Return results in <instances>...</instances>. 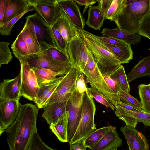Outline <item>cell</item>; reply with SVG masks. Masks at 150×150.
I'll list each match as a JSON object with an SVG mask.
<instances>
[{
	"label": "cell",
	"instance_id": "6da1fadb",
	"mask_svg": "<svg viewBox=\"0 0 150 150\" xmlns=\"http://www.w3.org/2000/svg\"><path fill=\"white\" fill-rule=\"evenodd\" d=\"M39 108L31 103L20 104L18 115L6 129L10 150H27L35 134Z\"/></svg>",
	"mask_w": 150,
	"mask_h": 150
},
{
	"label": "cell",
	"instance_id": "7a4b0ae2",
	"mask_svg": "<svg viewBox=\"0 0 150 150\" xmlns=\"http://www.w3.org/2000/svg\"><path fill=\"white\" fill-rule=\"evenodd\" d=\"M149 12V0H135L128 4L123 0L121 9L112 21L120 29L137 34L142 21Z\"/></svg>",
	"mask_w": 150,
	"mask_h": 150
},
{
	"label": "cell",
	"instance_id": "3957f363",
	"mask_svg": "<svg viewBox=\"0 0 150 150\" xmlns=\"http://www.w3.org/2000/svg\"><path fill=\"white\" fill-rule=\"evenodd\" d=\"M80 35L91 53L103 76H109L121 65L115 55L101 43L94 35L83 30H81Z\"/></svg>",
	"mask_w": 150,
	"mask_h": 150
},
{
	"label": "cell",
	"instance_id": "277c9868",
	"mask_svg": "<svg viewBox=\"0 0 150 150\" xmlns=\"http://www.w3.org/2000/svg\"><path fill=\"white\" fill-rule=\"evenodd\" d=\"M88 50V60L82 73L86 76V83H89L91 87L106 96L116 108L117 104L122 101L118 95L107 84L97 66L91 53Z\"/></svg>",
	"mask_w": 150,
	"mask_h": 150
},
{
	"label": "cell",
	"instance_id": "5b68a950",
	"mask_svg": "<svg viewBox=\"0 0 150 150\" xmlns=\"http://www.w3.org/2000/svg\"><path fill=\"white\" fill-rule=\"evenodd\" d=\"M96 106L93 97L87 91L83 93L81 120L70 145L85 139L95 130L94 118Z\"/></svg>",
	"mask_w": 150,
	"mask_h": 150
},
{
	"label": "cell",
	"instance_id": "8992f818",
	"mask_svg": "<svg viewBox=\"0 0 150 150\" xmlns=\"http://www.w3.org/2000/svg\"><path fill=\"white\" fill-rule=\"evenodd\" d=\"M83 93L76 90L68 99L66 106L68 113L67 137L68 142L71 143L78 128L82 114Z\"/></svg>",
	"mask_w": 150,
	"mask_h": 150
},
{
	"label": "cell",
	"instance_id": "52a82bcc",
	"mask_svg": "<svg viewBox=\"0 0 150 150\" xmlns=\"http://www.w3.org/2000/svg\"><path fill=\"white\" fill-rule=\"evenodd\" d=\"M21 83V96L35 103L39 88L36 77L33 70L26 61H19Z\"/></svg>",
	"mask_w": 150,
	"mask_h": 150
},
{
	"label": "cell",
	"instance_id": "ba28073f",
	"mask_svg": "<svg viewBox=\"0 0 150 150\" xmlns=\"http://www.w3.org/2000/svg\"><path fill=\"white\" fill-rule=\"evenodd\" d=\"M67 52L72 67L83 73L88 60L89 52L80 34L76 36L68 43Z\"/></svg>",
	"mask_w": 150,
	"mask_h": 150
},
{
	"label": "cell",
	"instance_id": "9c48e42d",
	"mask_svg": "<svg viewBox=\"0 0 150 150\" xmlns=\"http://www.w3.org/2000/svg\"><path fill=\"white\" fill-rule=\"evenodd\" d=\"M81 73L78 69L72 67L64 76L63 79L48 100L45 106L69 98L76 91V82L79 75Z\"/></svg>",
	"mask_w": 150,
	"mask_h": 150
},
{
	"label": "cell",
	"instance_id": "30bf717a",
	"mask_svg": "<svg viewBox=\"0 0 150 150\" xmlns=\"http://www.w3.org/2000/svg\"><path fill=\"white\" fill-rule=\"evenodd\" d=\"M25 23L35 32L39 43H43L57 48L51 27L38 13L27 16Z\"/></svg>",
	"mask_w": 150,
	"mask_h": 150
},
{
	"label": "cell",
	"instance_id": "8fae6325",
	"mask_svg": "<svg viewBox=\"0 0 150 150\" xmlns=\"http://www.w3.org/2000/svg\"><path fill=\"white\" fill-rule=\"evenodd\" d=\"M18 100L0 98V135L14 122L19 110Z\"/></svg>",
	"mask_w": 150,
	"mask_h": 150
},
{
	"label": "cell",
	"instance_id": "7c38bea8",
	"mask_svg": "<svg viewBox=\"0 0 150 150\" xmlns=\"http://www.w3.org/2000/svg\"><path fill=\"white\" fill-rule=\"evenodd\" d=\"M27 61L31 67L47 69L59 73L61 76L66 75L72 66L60 63L43 55H29L23 60Z\"/></svg>",
	"mask_w": 150,
	"mask_h": 150
},
{
	"label": "cell",
	"instance_id": "4fadbf2b",
	"mask_svg": "<svg viewBox=\"0 0 150 150\" xmlns=\"http://www.w3.org/2000/svg\"><path fill=\"white\" fill-rule=\"evenodd\" d=\"M115 113L127 127L135 128L139 122H142L146 126L150 127V114L143 111H132L119 106L116 108Z\"/></svg>",
	"mask_w": 150,
	"mask_h": 150
},
{
	"label": "cell",
	"instance_id": "5bb4252c",
	"mask_svg": "<svg viewBox=\"0 0 150 150\" xmlns=\"http://www.w3.org/2000/svg\"><path fill=\"white\" fill-rule=\"evenodd\" d=\"M120 130L127 140L129 150H148V141L141 132L127 126L121 127Z\"/></svg>",
	"mask_w": 150,
	"mask_h": 150
},
{
	"label": "cell",
	"instance_id": "9a60e30c",
	"mask_svg": "<svg viewBox=\"0 0 150 150\" xmlns=\"http://www.w3.org/2000/svg\"><path fill=\"white\" fill-rule=\"evenodd\" d=\"M52 26L60 32L67 44L76 36L80 34L81 30L74 25L62 8L61 16Z\"/></svg>",
	"mask_w": 150,
	"mask_h": 150
},
{
	"label": "cell",
	"instance_id": "2e32d148",
	"mask_svg": "<svg viewBox=\"0 0 150 150\" xmlns=\"http://www.w3.org/2000/svg\"><path fill=\"white\" fill-rule=\"evenodd\" d=\"M21 74L12 79H4L0 84V98L19 100L21 94Z\"/></svg>",
	"mask_w": 150,
	"mask_h": 150
},
{
	"label": "cell",
	"instance_id": "e0dca14e",
	"mask_svg": "<svg viewBox=\"0 0 150 150\" xmlns=\"http://www.w3.org/2000/svg\"><path fill=\"white\" fill-rule=\"evenodd\" d=\"M32 6L51 27L61 15V8L57 0L53 3L33 5Z\"/></svg>",
	"mask_w": 150,
	"mask_h": 150
},
{
	"label": "cell",
	"instance_id": "ac0fdd59",
	"mask_svg": "<svg viewBox=\"0 0 150 150\" xmlns=\"http://www.w3.org/2000/svg\"><path fill=\"white\" fill-rule=\"evenodd\" d=\"M57 1L74 25L80 30H83L85 20L76 3L72 0Z\"/></svg>",
	"mask_w": 150,
	"mask_h": 150
},
{
	"label": "cell",
	"instance_id": "d6986e66",
	"mask_svg": "<svg viewBox=\"0 0 150 150\" xmlns=\"http://www.w3.org/2000/svg\"><path fill=\"white\" fill-rule=\"evenodd\" d=\"M69 98L46 105L44 108L42 117L50 125L55 123L66 112V106Z\"/></svg>",
	"mask_w": 150,
	"mask_h": 150
},
{
	"label": "cell",
	"instance_id": "ffe728a7",
	"mask_svg": "<svg viewBox=\"0 0 150 150\" xmlns=\"http://www.w3.org/2000/svg\"><path fill=\"white\" fill-rule=\"evenodd\" d=\"M122 144L115 127L111 126L109 130L90 150H110L120 147Z\"/></svg>",
	"mask_w": 150,
	"mask_h": 150
},
{
	"label": "cell",
	"instance_id": "44dd1931",
	"mask_svg": "<svg viewBox=\"0 0 150 150\" xmlns=\"http://www.w3.org/2000/svg\"><path fill=\"white\" fill-rule=\"evenodd\" d=\"M31 7L28 0H7L3 21V25Z\"/></svg>",
	"mask_w": 150,
	"mask_h": 150
},
{
	"label": "cell",
	"instance_id": "7402d4cb",
	"mask_svg": "<svg viewBox=\"0 0 150 150\" xmlns=\"http://www.w3.org/2000/svg\"><path fill=\"white\" fill-rule=\"evenodd\" d=\"M101 33L103 37L113 38L130 45H137L141 42V36L120 29L117 27L112 29L104 28L102 30Z\"/></svg>",
	"mask_w": 150,
	"mask_h": 150
},
{
	"label": "cell",
	"instance_id": "603a6c76",
	"mask_svg": "<svg viewBox=\"0 0 150 150\" xmlns=\"http://www.w3.org/2000/svg\"><path fill=\"white\" fill-rule=\"evenodd\" d=\"M20 33L26 42L30 55H43L37 36L31 27L25 23Z\"/></svg>",
	"mask_w": 150,
	"mask_h": 150
},
{
	"label": "cell",
	"instance_id": "cb8c5ba5",
	"mask_svg": "<svg viewBox=\"0 0 150 150\" xmlns=\"http://www.w3.org/2000/svg\"><path fill=\"white\" fill-rule=\"evenodd\" d=\"M99 40L105 47L115 55L121 64L128 63L130 60L133 59V52L132 49L131 45H128L122 47L118 46Z\"/></svg>",
	"mask_w": 150,
	"mask_h": 150
},
{
	"label": "cell",
	"instance_id": "d4e9b609",
	"mask_svg": "<svg viewBox=\"0 0 150 150\" xmlns=\"http://www.w3.org/2000/svg\"><path fill=\"white\" fill-rule=\"evenodd\" d=\"M64 76L59 77L57 79L51 83L40 87L35 103L39 108H43L45 106L48 100Z\"/></svg>",
	"mask_w": 150,
	"mask_h": 150
},
{
	"label": "cell",
	"instance_id": "484cf974",
	"mask_svg": "<svg viewBox=\"0 0 150 150\" xmlns=\"http://www.w3.org/2000/svg\"><path fill=\"white\" fill-rule=\"evenodd\" d=\"M126 75L129 83L138 78L150 76V55L140 60Z\"/></svg>",
	"mask_w": 150,
	"mask_h": 150
},
{
	"label": "cell",
	"instance_id": "4316f807",
	"mask_svg": "<svg viewBox=\"0 0 150 150\" xmlns=\"http://www.w3.org/2000/svg\"><path fill=\"white\" fill-rule=\"evenodd\" d=\"M40 44L43 55L61 64L72 66L68 54L56 47L43 43Z\"/></svg>",
	"mask_w": 150,
	"mask_h": 150
},
{
	"label": "cell",
	"instance_id": "83f0119b",
	"mask_svg": "<svg viewBox=\"0 0 150 150\" xmlns=\"http://www.w3.org/2000/svg\"><path fill=\"white\" fill-rule=\"evenodd\" d=\"M88 18L86 24L95 30H99L105 19L106 14L98 6L89 7L88 12Z\"/></svg>",
	"mask_w": 150,
	"mask_h": 150
},
{
	"label": "cell",
	"instance_id": "f1b7e54d",
	"mask_svg": "<svg viewBox=\"0 0 150 150\" xmlns=\"http://www.w3.org/2000/svg\"><path fill=\"white\" fill-rule=\"evenodd\" d=\"M68 113L66 112L54 124L49 125L52 132L58 140L63 142H68L67 137Z\"/></svg>",
	"mask_w": 150,
	"mask_h": 150
},
{
	"label": "cell",
	"instance_id": "f546056e",
	"mask_svg": "<svg viewBox=\"0 0 150 150\" xmlns=\"http://www.w3.org/2000/svg\"><path fill=\"white\" fill-rule=\"evenodd\" d=\"M31 68L35 73L39 87L55 81L59 78V77H57V76H61L59 73L49 69L33 66Z\"/></svg>",
	"mask_w": 150,
	"mask_h": 150
},
{
	"label": "cell",
	"instance_id": "4dcf8cb0",
	"mask_svg": "<svg viewBox=\"0 0 150 150\" xmlns=\"http://www.w3.org/2000/svg\"><path fill=\"white\" fill-rule=\"evenodd\" d=\"M11 49L15 57L19 61L23 60L30 55L26 42L20 33L12 44Z\"/></svg>",
	"mask_w": 150,
	"mask_h": 150
},
{
	"label": "cell",
	"instance_id": "1f68e13d",
	"mask_svg": "<svg viewBox=\"0 0 150 150\" xmlns=\"http://www.w3.org/2000/svg\"><path fill=\"white\" fill-rule=\"evenodd\" d=\"M109 77L114 80L122 90L129 93L130 87L123 66L121 65Z\"/></svg>",
	"mask_w": 150,
	"mask_h": 150
},
{
	"label": "cell",
	"instance_id": "d6a6232c",
	"mask_svg": "<svg viewBox=\"0 0 150 150\" xmlns=\"http://www.w3.org/2000/svg\"><path fill=\"white\" fill-rule=\"evenodd\" d=\"M111 126L96 129L85 139L86 146L90 149L96 144L109 130Z\"/></svg>",
	"mask_w": 150,
	"mask_h": 150
},
{
	"label": "cell",
	"instance_id": "836d02e7",
	"mask_svg": "<svg viewBox=\"0 0 150 150\" xmlns=\"http://www.w3.org/2000/svg\"><path fill=\"white\" fill-rule=\"evenodd\" d=\"M138 88L142 111L150 114V83L141 84Z\"/></svg>",
	"mask_w": 150,
	"mask_h": 150
},
{
	"label": "cell",
	"instance_id": "e575fe53",
	"mask_svg": "<svg viewBox=\"0 0 150 150\" xmlns=\"http://www.w3.org/2000/svg\"><path fill=\"white\" fill-rule=\"evenodd\" d=\"M86 91L97 101L115 111V107L113 103L103 94L91 87H87Z\"/></svg>",
	"mask_w": 150,
	"mask_h": 150
},
{
	"label": "cell",
	"instance_id": "d590c367",
	"mask_svg": "<svg viewBox=\"0 0 150 150\" xmlns=\"http://www.w3.org/2000/svg\"><path fill=\"white\" fill-rule=\"evenodd\" d=\"M118 95L120 100L124 103L132 106L139 112L142 111L140 101L131 96L129 93L120 89Z\"/></svg>",
	"mask_w": 150,
	"mask_h": 150
},
{
	"label": "cell",
	"instance_id": "8d00e7d4",
	"mask_svg": "<svg viewBox=\"0 0 150 150\" xmlns=\"http://www.w3.org/2000/svg\"><path fill=\"white\" fill-rule=\"evenodd\" d=\"M10 43L5 41L0 42V67L8 64L12 60L13 57L9 47Z\"/></svg>",
	"mask_w": 150,
	"mask_h": 150
},
{
	"label": "cell",
	"instance_id": "74e56055",
	"mask_svg": "<svg viewBox=\"0 0 150 150\" xmlns=\"http://www.w3.org/2000/svg\"><path fill=\"white\" fill-rule=\"evenodd\" d=\"M34 10V8L32 7L23 13L12 18L2 26H0V34L3 35L8 36L10 35L13 25L26 13Z\"/></svg>",
	"mask_w": 150,
	"mask_h": 150
},
{
	"label": "cell",
	"instance_id": "f35d334b",
	"mask_svg": "<svg viewBox=\"0 0 150 150\" xmlns=\"http://www.w3.org/2000/svg\"><path fill=\"white\" fill-rule=\"evenodd\" d=\"M50 148L43 141L37 132L34 134L27 150H50Z\"/></svg>",
	"mask_w": 150,
	"mask_h": 150
},
{
	"label": "cell",
	"instance_id": "ab89813d",
	"mask_svg": "<svg viewBox=\"0 0 150 150\" xmlns=\"http://www.w3.org/2000/svg\"><path fill=\"white\" fill-rule=\"evenodd\" d=\"M137 34L150 40V11L142 21Z\"/></svg>",
	"mask_w": 150,
	"mask_h": 150
},
{
	"label": "cell",
	"instance_id": "60d3db41",
	"mask_svg": "<svg viewBox=\"0 0 150 150\" xmlns=\"http://www.w3.org/2000/svg\"><path fill=\"white\" fill-rule=\"evenodd\" d=\"M123 0H113L106 14L105 19H112L121 9Z\"/></svg>",
	"mask_w": 150,
	"mask_h": 150
},
{
	"label": "cell",
	"instance_id": "b9f144b4",
	"mask_svg": "<svg viewBox=\"0 0 150 150\" xmlns=\"http://www.w3.org/2000/svg\"><path fill=\"white\" fill-rule=\"evenodd\" d=\"M51 27L57 48L64 53L68 54L67 52V43L60 32L53 26Z\"/></svg>",
	"mask_w": 150,
	"mask_h": 150
},
{
	"label": "cell",
	"instance_id": "7bdbcfd3",
	"mask_svg": "<svg viewBox=\"0 0 150 150\" xmlns=\"http://www.w3.org/2000/svg\"><path fill=\"white\" fill-rule=\"evenodd\" d=\"M95 36L100 41L116 46L122 47L129 45L122 41L112 37L98 36L95 35Z\"/></svg>",
	"mask_w": 150,
	"mask_h": 150
},
{
	"label": "cell",
	"instance_id": "ee69618b",
	"mask_svg": "<svg viewBox=\"0 0 150 150\" xmlns=\"http://www.w3.org/2000/svg\"><path fill=\"white\" fill-rule=\"evenodd\" d=\"M84 74L81 73L79 75L76 82V90L82 93L86 92L87 89L84 80Z\"/></svg>",
	"mask_w": 150,
	"mask_h": 150
},
{
	"label": "cell",
	"instance_id": "f6af8a7d",
	"mask_svg": "<svg viewBox=\"0 0 150 150\" xmlns=\"http://www.w3.org/2000/svg\"><path fill=\"white\" fill-rule=\"evenodd\" d=\"M108 85L111 89L118 95L120 88L117 83L109 76H103Z\"/></svg>",
	"mask_w": 150,
	"mask_h": 150
},
{
	"label": "cell",
	"instance_id": "bcb514c9",
	"mask_svg": "<svg viewBox=\"0 0 150 150\" xmlns=\"http://www.w3.org/2000/svg\"><path fill=\"white\" fill-rule=\"evenodd\" d=\"M113 0H96L98 6L106 14Z\"/></svg>",
	"mask_w": 150,
	"mask_h": 150
},
{
	"label": "cell",
	"instance_id": "7dc6e473",
	"mask_svg": "<svg viewBox=\"0 0 150 150\" xmlns=\"http://www.w3.org/2000/svg\"><path fill=\"white\" fill-rule=\"evenodd\" d=\"M76 3L81 6H84L85 8L83 12V15L87 8L89 7L92 6L93 4L96 3L97 1L95 0H73Z\"/></svg>",
	"mask_w": 150,
	"mask_h": 150
},
{
	"label": "cell",
	"instance_id": "c3c4849f",
	"mask_svg": "<svg viewBox=\"0 0 150 150\" xmlns=\"http://www.w3.org/2000/svg\"><path fill=\"white\" fill-rule=\"evenodd\" d=\"M85 139L70 145V150H86L87 147L85 144Z\"/></svg>",
	"mask_w": 150,
	"mask_h": 150
},
{
	"label": "cell",
	"instance_id": "681fc988",
	"mask_svg": "<svg viewBox=\"0 0 150 150\" xmlns=\"http://www.w3.org/2000/svg\"><path fill=\"white\" fill-rule=\"evenodd\" d=\"M7 0H0V26L3 25L6 6Z\"/></svg>",
	"mask_w": 150,
	"mask_h": 150
},
{
	"label": "cell",
	"instance_id": "f907efd6",
	"mask_svg": "<svg viewBox=\"0 0 150 150\" xmlns=\"http://www.w3.org/2000/svg\"><path fill=\"white\" fill-rule=\"evenodd\" d=\"M28 1L32 6V5H33L43 4L54 2H55L56 0H28Z\"/></svg>",
	"mask_w": 150,
	"mask_h": 150
},
{
	"label": "cell",
	"instance_id": "816d5d0a",
	"mask_svg": "<svg viewBox=\"0 0 150 150\" xmlns=\"http://www.w3.org/2000/svg\"><path fill=\"white\" fill-rule=\"evenodd\" d=\"M117 105L132 111L139 112L138 110L132 106L126 104L122 102L118 103L117 104Z\"/></svg>",
	"mask_w": 150,
	"mask_h": 150
},
{
	"label": "cell",
	"instance_id": "f5cc1de1",
	"mask_svg": "<svg viewBox=\"0 0 150 150\" xmlns=\"http://www.w3.org/2000/svg\"><path fill=\"white\" fill-rule=\"evenodd\" d=\"M149 9H150V0H149Z\"/></svg>",
	"mask_w": 150,
	"mask_h": 150
},
{
	"label": "cell",
	"instance_id": "db71d44e",
	"mask_svg": "<svg viewBox=\"0 0 150 150\" xmlns=\"http://www.w3.org/2000/svg\"><path fill=\"white\" fill-rule=\"evenodd\" d=\"M50 150H55V149L51 148L50 147Z\"/></svg>",
	"mask_w": 150,
	"mask_h": 150
},
{
	"label": "cell",
	"instance_id": "11a10c76",
	"mask_svg": "<svg viewBox=\"0 0 150 150\" xmlns=\"http://www.w3.org/2000/svg\"><path fill=\"white\" fill-rule=\"evenodd\" d=\"M110 150H117V148L112 149Z\"/></svg>",
	"mask_w": 150,
	"mask_h": 150
}]
</instances>
